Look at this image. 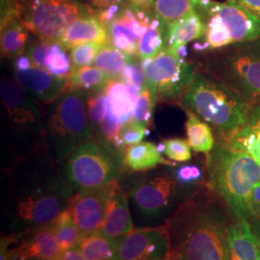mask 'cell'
I'll list each match as a JSON object with an SVG mask.
<instances>
[{"instance_id": "1", "label": "cell", "mask_w": 260, "mask_h": 260, "mask_svg": "<svg viewBox=\"0 0 260 260\" xmlns=\"http://www.w3.org/2000/svg\"><path fill=\"white\" fill-rule=\"evenodd\" d=\"M59 165L47 145L13 161L3 212L9 234L51 223L70 206L75 191Z\"/></svg>"}, {"instance_id": "2", "label": "cell", "mask_w": 260, "mask_h": 260, "mask_svg": "<svg viewBox=\"0 0 260 260\" xmlns=\"http://www.w3.org/2000/svg\"><path fill=\"white\" fill-rule=\"evenodd\" d=\"M233 221L207 182L168 218L170 256L180 260H226V235Z\"/></svg>"}, {"instance_id": "3", "label": "cell", "mask_w": 260, "mask_h": 260, "mask_svg": "<svg viewBox=\"0 0 260 260\" xmlns=\"http://www.w3.org/2000/svg\"><path fill=\"white\" fill-rule=\"evenodd\" d=\"M208 184L233 220H251L249 200L260 182V165L248 153L216 136L213 149L205 154Z\"/></svg>"}, {"instance_id": "4", "label": "cell", "mask_w": 260, "mask_h": 260, "mask_svg": "<svg viewBox=\"0 0 260 260\" xmlns=\"http://www.w3.org/2000/svg\"><path fill=\"white\" fill-rule=\"evenodd\" d=\"M179 104L206 121L217 136L223 137L247 122L251 107L239 93L205 71H197Z\"/></svg>"}, {"instance_id": "5", "label": "cell", "mask_w": 260, "mask_h": 260, "mask_svg": "<svg viewBox=\"0 0 260 260\" xmlns=\"http://www.w3.org/2000/svg\"><path fill=\"white\" fill-rule=\"evenodd\" d=\"M0 94L12 138L14 160L46 145V105L31 96L14 76L1 78Z\"/></svg>"}, {"instance_id": "6", "label": "cell", "mask_w": 260, "mask_h": 260, "mask_svg": "<svg viewBox=\"0 0 260 260\" xmlns=\"http://www.w3.org/2000/svg\"><path fill=\"white\" fill-rule=\"evenodd\" d=\"M86 99V91L72 90L47 105L45 142L58 164L92 139L93 129L87 114Z\"/></svg>"}, {"instance_id": "7", "label": "cell", "mask_w": 260, "mask_h": 260, "mask_svg": "<svg viewBox=\"0 0 260 260\" xmlns=\"http://www.w3.org/2000/svg\"><path fill=\"white\" fill-rule=\"evenodd\" d=\"M205 72L226 84L251 106L260 103V38L214 50Z\"/></svg>"}, {"instance_id": "8", "label": "cell", "mask_w": 260, "mask_h": 260, "mask_svg": "<svg viewBox=\"0 0 260 260\" xmlns=\"http://www.w3.org/2000/svg\"><path fill=\"white\" fill-rule=\"evenodd\" d=\"M61 164L66 179L75 193L120 181L124 169L121 154L93 139L79 146Z\"/></svg>"}, {"instance_id": "9", "label": "cell", "mask_w": 260, "mask_h": 260, "mask_svg": "<svg viewBox=\"0 0 260 260\" xmlns=\"http://www.w3.org/2000/svg\"><path fill=\"white\" fill-rule=\"evenodd\" d=\"M202 18L206 25L203 50L214 51L260 38V19L236 0L214 1Z\"/></svg>"}, {"instance_id": "10", "label": "cell", "mask_w": 260, "mask_h": 260, "mask_svg": "<svg viewBox=\"0 0 260 260\" xmlns=\"http://www.w3.org/2000/svg\"><path fill=\"white\" fill-rule=\"evenodd\" d=\"M21 23L31 35L59 41L89 6L74 0H11Z\"/></svg>"}, {"instance_id": "11", "label": "cell", "mask_w": 260, "mask_h": 260, "mask_svg": "<svg viewBox=\"0 0 260 260\" xmlns=\"http://www.w3.org/2000/svg\"><path fill=\"white\" fill-rule=\"evenodd\" d=\"M126 193L138 212L149 219L169 218L183 202L168 166L131 177Z\"/></svg>"}, {"instance_id": "12", "label": "cell", "mask_w": 260, "mask_h": 260, "mask_svg": "<svg viewBox=\"0 0 260 260\" xmlns=\"http://www.w3.org/2000/svg\"><path fill=\"white\" fill-rule=\"evenodd\" d=\"M148 85L157 102L180 103L195 78L197 68L182 52L164 47L156 55L141 60Z\"/></svg>"}, {"instance_id": "13", "label": "cell", "mask_w": 260, "mask_h": 260, "mask_svg": "<svg viewBox=\"0 0 260 260\" xmlns=\"http://www.w3.org/2000/svg\"><path fill=\"white\" fill-rule=\"evenodd\" d=\"M114 242V260H158L171 253L166 223L133 230Z\"/></svg>"}, {"instance_id": "14", "label": "cell", "mask_w": 260, "mask_h": 260, "mask_svg": "<svg viewBox=\"0 0 260 260\" xmlns=\"http://www.w3.org/2000/svg\"><path fill=\"white\" fill-rule=\"evenodd\" d=\"M153 17L151 7L125 1L106 24L110 44L128 55L138 57L140 38Z\"/></svg>"}, {"instance_id": "15", "label": "cell", "mask_w": 260, "mask_h": 260, "mask_svg": "<svg viewBox=\"0 0 260 260\" xmlns=\"http://www.w3.org/2000/svg\"><path fill=\"white\" fill-rule=\"evenodd\" d=\"M120 181L75 193L70 208L74 221L82 235L96 233L103 225L113 192Z\"/></svg>"}, {"instance_id": "16", "label": "cell", "mask_w": 260, "mask_h": 260, "mask_svg": "<svg viewBox=\"0 0 260 260\" xmlns=\"http://www.w3.org/2000/svg\"><path fill=\"white\" fill-rule=\"evenodd\" d=\"M14 77L39 103L48 105L64 93L68 79L51 75L35 65L25 53L14 58Z\"/></svg>"}, {"instance_id": "17", "label": "cell", "mask_w": 260, "mask_h": 260, "mask_svg": "<svg viewBox=\"0 0 260 260\" xmlns=\"http://www.w3.org/2000/svg\"><path fill=\"white\" fill-rule=\"evenodd\" d=\"M10 235L12 260H60L63 254L56 241L51 223Z\"/></svg>"}, {"instance_id": "18", "label": "cell", "mask_w": 260, "mask_h": 260, "mask_svg": "<svg viewBox=\"0 0 260 260\" xmlns=\"http://www.w3.org/2000/svg\"><path fill=\"white\" fill-rule=\"evenodd\" d=\"M59 42L68 51L86 43H95L101 46L110 44L107 28L91 6L66 31Z\"/></svg>"}, {"instance_id": "19", "label": "cell", "mask_w": 260, "mask_h": 260, "mask_svg": "<svg viewBox=\"0 0 260 260\" xmlns=\"http://www.w3.org/2000/svg\"><path fill=\"white\" fill-rule=\"evenodd\" d=\"M226 260H260V239L250 220H233L226 235Z\"/></svg>"}, {"instance_id": "20", "label": "cell", "mask_w": 260, "mask_h": 260, "mask_svg": "<svg viewBox=\"0 0 260 260\" xmlns=\"http://www.w3.org/2000/svg\"><path fill=\"white\" fill-rule=\"evenodd\" d=\"M134 230L128 206V195L120 182L112 195L107 213L99 233L115 240Z\"/></svg>"}, {"instance_id": "21", "label": "cell", "mask_w": 260, "mask_h": 260, "mask_svg": "<svg viewBox=\"0 0 260 260\" xmlns=\"http://www.w3.org/2000/svg\"><path fill=\"white\" fill-rule=\"evenodd\" d=\"M104 91L107 95V114L123 126L133 118L139 91L118 78H110Z\"/></svg>"}, {"instance_id": "22", "label": "cell", "mask_w": 260, "mask_h": 260, "mask_svg": "<svg viewBox=\"0 0 260 260\" xmlns=\"http://www.w3.org/2000/svg\"><path fill=\"white\" fill-rule=\"evenodd\" d=\"M29 33L15 9L1 13V56L14 59L25 53L31 37Z\"/></svg>"}, {"instance_id": "23", "label": "cell", "mask_w": 260, "mask_h": 260, "mask_svg": "<svg viewBox=\"0 0 260 260\" xmlns=\"http://www.w3.org/2000/svg\"><path fill=\"white\" fill-rule=\"evenodd\" d=\"M205 30V20L194 10L168 26L166 46L176 51L182 52V49L188 44L204 38Z\"/></svg>"}, {"instance_id": "24", "label": "cell", "mask_w": 260, "mask_h": 260, "mask_svg": "<svg viewBox=\"0 0 260 260\" xmlns=\"http://www.w3.org/2000/svg\"><path fill=\"white\" fill-rule=\"evenodd\" d=\"M230 146L251 155L260 165V103L252 105L248 121L228 136H219Z\"/></svg>"}, {"instance_id": "25", "label": "cell", "mask_w": 260, "mask_h": 260, "mask_svg": "<svg viewBox=\"0 0 260 260\" xmlns=\"http://www.w3.org/2000/svg\"><path fill=\"white\" fill-rule=\"evenodd\" d=\"M158 146L150 142H141L127 147L123 152L124 169L133 173H144L156 169L159 165L173 166L176 162L165 160Z\"/></svg>"}, {"instance_id": "26", "label": "cell", "mask_w": 260, "mask_h": 260, "mask_svg": "<svg viewBox=\"0 0 260 260\" xmlns=\"http://www.w3.org/2000/svg\"><path fill=\"white\" fill-rule=\"evenodd\" d=\"M168 167L183 201L208 182L205 158L204 160L176 163Z\"/></svg>"}, {"instance_id": "27", "label": "cell", "mask_w": 260, "mask_h": 260, "mask_svg": "<svg viewBox=\"0 0 260 260\" xmlns=\"http://www.w3.org/2000/svg\"><path fill=\"white\" fill-rule=\"evenodd\" d=\"M187 141L195 152L208 154L213 149L216 138L212 127L193 112L186 111Z\"/></svg>"}, {"instance_id": "28", "label": "cell", "mask_w": 260, "mask_h": 260, "mask_svg": "<svg viewBox=\"0 0 260 260\" xmlns=\"http://www.w3.org/2000/svg\"><path fill=\"white\" fill-rule=\"evenodd\" d=\"M110 77L95 66L75 68L68 78L65 92L83 90L87 93L103 91ZM64 92V93H65Z\"/></svg>"}, {"instance_id": "29", "label": "cell", "mask_w": 260, "mask_h": 260, "mask_svg": "<svg viewBox=\"0 0 260 260\" xmlns=\"http://www.w3.org/2000/svg\"><path fill=\"white\" fill-rule=\"evenodd\" d=\"M51 224L56 241L62 252L77 248L82 233L74 221L70 206L60 214Z\"/></svg>"}, {"instance_id": "30", "label": "cell", "mask_w": 260, "mask_h": 260, "mask_svg": "<svg viewBox=\"0 0 260 260\" xmlns=\"http://www.w3.org/2000/svg\"><path fill=\"white\" fill-rule=\"evenodd\" d=\"M167 28L155 17L152 18L140 38L138 45V57L141 60L156 55L166 47Z\"/></svg>"}, {"instance_id": "31", "label": "cell", "mask_w": 260, "mask_h": 260, "mask_svg": "<svg viewBox=\"0 0 260 260\" xmlns=\"http://www.w3.org/2000/svg\"><path fill=\"white\" fill-rule=\"evenodd\" d=\"M77 249L87 260H114V242L102 233H88L82 235Z\"/></svg>"}, {"instance_id": "32", "label": "cell", "mask_w": 260, "mask_h": 260, "mask_svg": "<svg viewBox=\"0 0 260 260\" xmlns=\"http://www.w3.org/2000/svg\"><path fill=\"white\" fill-rule=\"evenodd\" d=\"M131 57L111 44L103 46L94 59L93 66L98 67L110 78H119Z\"/></svg>"}, {"instance_id": "33", "label": "cell", "mask_w": 260, "mask_h": 260, "mask_svg": "<svg viewBox=\"0 0 260 260\" xmlns=\"http://www.w3.org/2000/svg\"><path fill=\"white\" fill-rule=\"evenodd\" d=\"M194 10V0H154L152 4L155 17L166 28Z\"/></svg>"}, {"instance_id": "34", "label": "cell", "mask_w": 260, "mask_h": 260, "mask_svg": "<svg viewBox=\"0 0 260 260\" xmlns=\"http://www.w3.org/2000/svg\"><path fill=\"white\" fill-rule=\"evenodd\" d=\"M157 103V99L149 85L144 87L137 95L132 120L149 127L152 120L155 104Z\"/></svg>"}, {"instance_id": "35", "label": "cell", "mask_w": 260, "mask_h": 260, "mask_svg": "<svg viewBox=\"0 0 260 260\" xmlns=\"http://www.w3.org/2000/svg\"><path fill=\"white\" fill-rule=\"evenodd\" d=\"M86 107L93 133L99 128L107 114V95L105 91L87 93Z\"/></svg>"}, {"instance_id": "36", "label": "cell", "mask_w": 260, "mask_h": 260, "mask_svg": "<svg viewBox=\"0 0 260 260\" xmlns=\"http://www.w3.org/2000/svg\"><path fill=\"white\" fill-rule=\"evenodd\" d=\"M161 152H164L169 160L176 163H185L192 160V149L188 141L181 138L162 140L158 146Z\"/></svg>"}, {"instance_id": "37", "label": "cell", "mask_w": 260, "mask_h": 260, "mask_svg": "<svg viewBox=\"0 0 260 260\" xmlns=\"http://www.w3.org/2000/svg\"><path fill=\"white\" fill-rule=\"evenodd\" d=\"M125 84L134 87L141 91L148 85L144 69L142 67L139 57H131L127 64L124 67L121 75L118 78Z\"/></svg>"}, {"instance_id": "38", "label": "cell", "mask_w": 260, "mask_h": 260, "mask_svg": "<svg viewBox=\"0 0 260 260\" xmlns=\"http://www.w3.org/2000/svg\"><path fill=\"white\" fill-rule=\"evenodd\" d=\"M103 46L95 43H86L73 47L70 51V58L75 68L93 65L94 59Z\"/></svg>"}, {"instance_id": "39", "label": "cell", "mask_w": 260, "mask_h": 260, "mask_svg": "<svg viewBox=\"0 0 260 260\" xmlns=\"http://www.w3.org/2000/svg\"><path fill=\"white\" fill-rule=\"evenodd\" d=\"M149 133L148 127L131 120L125 123L121 130L120 137L125 148L139 144Z\"/></svg>"}, {"instance_id": "40", "label": "cell", "mask_w": 260, "mask_h": 260, "mask_svg": "<svg viewBox=\"0 0 260 260\" xmlns=\"http://www.w3.org/2000/svg\"><path fill=\"white\" fill-rule=\"evenodd\" d=\"M249 205L251 210V221H260V182L251 191Z\"/></svg>"}, {"instance_id": "41", "label": "cell", "mask_w": 260, "mask_h": 260, "mask_svg": "<svg viewBox=\"0 0 260 260\" xmlns=\"http://www.w3.org/2000/svg\"><path fill=\"white\" fill-rule=\"evenodd\" d=\"M127 0H90V6L95 11L107 9L112 6H117Z\"/></svg>"}, {"instance_id": "42", "label": "cell", "mask_w": 260, "mask_h": 260, "mask_svg": "<svg viewBox=\"0 0 260 260\" xmlns=\"http://www.w3.org/2000/svg\"><path fill=\"white\" fill-rule=\"evenodd\" d=\"M236 1L260 19V0H236Z\"/></svg>"}, {"instance_id": "43", "label": "cell", "mask_w": 260, "mask_h": 260, "mask_svg": "<svg viewBox=\"0 0 260 260\" xmlns=\"http://www.w3.org/2000/svg\"><path fill=\"white\" fill-rule=\"evenodd\" d=\"M60 260H87V258L84 256L81 251L75 248L63 252Z\"/></svg>"}, {"instance_id": "44", "label": "cell", "mask_w": 260, "mask_h": 260, "mask_svg": "<svg viewBox=\"0 0 260 260\" xmlns=\"http://www.w3.org/2000/svg\"><path fill=\"white\" fill-rule=\"evenodd\" d=\"M133 4L140 5V6H144V7H151L152 8V4L154 0H127Z\"/></svg>"}, {"instance_id": "45", "label": "cell", "mask_w": 260, "mask_h": 260, "mask_svg": "<svg viewBox=\"0 0 260 260\" xmlns=\"http://www.w3.org/2000/svg\"><path fill=\"white\" fill-rule=\"evenodd\" d=\"M251 223L252 230L254 231V233H256V235L260 239V221H251Z\"/></svg>"}, {"instance_id": "46", "label": "cell", "mask_w": 260, "mask_h": 260, "mask_svg": "<svg viewBox=\"0 0 260 260\" xmlns=\"http://www.w3.org/2000/svg\"><path fill=\"white\" fill-rule=\"evenodd\" d=\"M75 2L79 3V4H82V5H86V0H74Z\"/></svg>"}, {"instance_id": "47", "label": "cell", "mask_w": 260, "mask_h": 260, "mask_svg": "<svg viewBox=\"0 0 260 260\" xmlns=\"http://www.w3.org/2000/svg\"><path fill=\"white\" fill-rule=\"evenodd\" d=\"M170 258H171V260H180L178 259V258H175V257H171V256H170Z\"/></svg>"}, {"instance_id": "48", "label": "cell", "mask_w": 260, "mask_h": 260, "mask_svg": "<svg viewBox=\"0 0 260 260\" xmlns=\"http://www.w3.org/2000/svg\"><path fill=\"white\" fill-rule=\"evenodd\" d=\"M158 260H171V258H170V256L168 257V258H164V259H158Z\"/></svg>"}, {"instance_id": "49", "label": "cell", "mask_w": 260, "mask_h": 260, "mask_svg": "<svg viewBox=\"0 0 260 260\" xmlns=\"http://www.w3.org/2000/svg\"><path fill=\"white\" fill-rule=\"evenodd\" d=\"M33 260H35V259H33Z\"/></svg>"}]
</instances>
